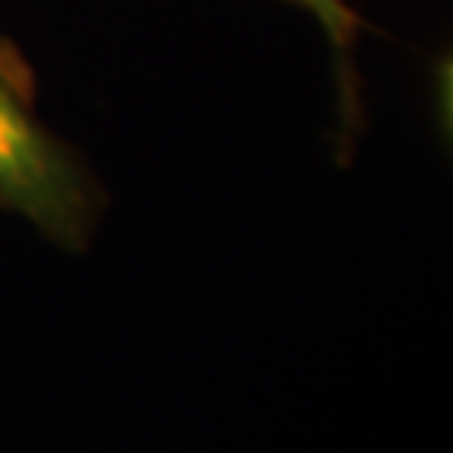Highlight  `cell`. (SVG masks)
Here are the masks:
<instances>
[{
	"label": "cell",
	"instance_id": "3",
	"mask_svg": "<svg viewBox=\"0 0 453 453\" xmlns=\"http://www.w3.org/2000/svg\"><path fill=\"white\" fill-rule=\"evenodd\" d=\"M437 88H440V118H443V128L453 142V50L440 61L437 67Z\"/></svg>",
	"mask_w": 453,
	"mask_h": 453
},
{
	"label": "cell",
	"instance_id": "2",
	"mask_svg": "<svg viewBox=\"0 0 453 453\" xmlns=\"http://www.w3.org/2000/svg\"><path fill=\"white\" fill-rule=\"evenodd\" d=\"M306 11L323 31L329 54H333V81H336V104H340V142L353 145L363 131V78H359V37L370 24L353 11L349 0H286Z\"/></svg>",
	"mask_w": 453,
	"mask_h": 453
},
{
	"label": "cell",
	"instance_id": "1",
	"mask_svg": "<svg viewBox=\"0 0 453 453\" xmlns=\"http://www.w3.org/2000/svg\"><path fill=\"white\" fill-rule=\"evenodd\" d=\"M0 209L58 242H78L91 219L81 162L37 114L31 67L7 41H0Z\"/></svg>",
	"mask_w": 453,
	"mask_h": 453
}]
</instances>
